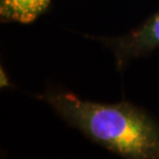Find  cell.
Wrapping results in <instances>:
<instances>
[{
    "label": "cell",
    "instance_id": "obj_1",
    "mask_svg": "<svg viewBox=\"0 0 159 159\" xmlns=\"http://www.w3.org/2000/svg\"><path fill=\"white\" fill-rule=\"evenodd\" d=\"M43 99L70 125L125 158L159 159V125L128 102L83 100L72 93H50Z\"/></svg>",
    "mask_w": 159,
    "mask_h": 159
},
{
    "label": "cell",
    "instance_id": "obj_2",
    "mask_svg": "<svg viewBox=\"0 0 159 159\" xmlns=\"http://www.w3.org/2000/svg\"><path fill=\"white\" fill-rule=\"evenodd\" d=\"M110 43L119 66L156 49L159 47V11L136 30Z\"/></svg>",
    "mask_w": 159,
    "mask_h": 159
},
{
    "label": "cell",
    "instance_id": "obj_3",
    "mask_svg": "<svg viewBox=\"0 0 159 159\" xmlns=\"http://www.w3.org/2000/svg\"><path fill=\"white\" fill-rule=\"evenodd\" d=\"M50 0H1L2 21L28 24L36 20L49 6Z\"/></svg>",
    "mask_w": 159,
    "mask_h": 159
}]
</instances>
